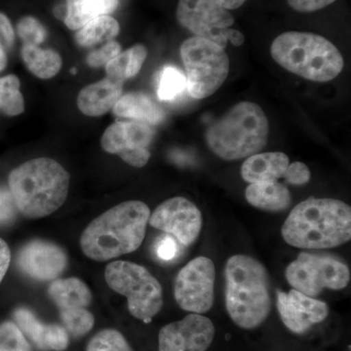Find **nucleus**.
I'll use <instances>...</instances> for the list:
<instances>
[{"label":"nucleus","instance_id":"6ab92c4d","mask_svg":"<svg viewBox=\"0 0 351 351\" xmlns=\"http://www.w3.org/2000/svg\"><path fill=\"white\" fill-rule=\"evenodd\" d=\"M290 164L283 152H265L249 156L241 167V176L250 184L277 182L282 178Z\"/></svg>","mask_w":351,"mask_h":351},{"label":"nucleus","instance_id":"2f4dec72","mask_svg":"<svg viewBox=\"0 0 351 351\" xmlns=\"http://www.w3.org/2000/svg\"><path fill=\"white\" fill-rule=\"evenodd\" d=\"M18 34L24 44L38 46L46 38V31L36 18L27 16L23 18L17 25Z\"/></svg>","mask_w":351,"mask_h":351},{"label":"nucleus","instance_id":"e433bc0d","mask_svg":"<svg viewBox=\"0 0 351 351\" xmlns=\"http://www.w3.org/2000/svg\"><path fill=\"white\" fill-rule=\"evenodd\" d=\"M336 0H287L291 8L302 13H311L331 5Z\"/></svg>","mask_w":351,"mask_h":351},{"label":"nucleus","instance_id":"dca6fc26","mask_svg":"<svg viewBox=\"0 0 351 351\" xmlns=\"http://www.w3.org/2000/svg\"><path fill=\"white\" fill-rule=\"evenodd\" d=\"M18 265L32 278L51 281L66 269L68 257L58 245L44 240H34L20 251Z\"/></svg>","mask_w":351,"mask_h":351},{"label":"nucleus","instance_id":"a211bd4d","mask_svg":"<svg viewBox=\"0 0 351 351\" xmlns=\"http://www.w3.org/2000/svg\"><path fill=\"white\" fill-rule=\"evenodd\" d=\"M123 83L110 78L87 85L80 92L77 107L88 117H101L110 112L121 97Z\"/></svg>","mask_w":351,"mask_h":351},{"label":"nucleus","instance_id":"4c0bfd02","mask_svg":"<svg viewBox=\"0 0 351 351\" xmlns=\"http://www.w3.org/2000/svg\"><path fill=\"white\" fill-rule=\"evenodd\" d=\"M157 255L162 260H172L177 254V245L170 237H163L157 244Z\"/></svg>","mask_w":351,"mask_h":351},{"label":"nucleus","instance_id":"f257e3e1","mask_svg":"<svg viewBox=\"0 0 351 351\" xmlns=\"http://www.w3.org/2000/svg\"><path fill=\"white\" fill-rule=\"evenodd\" d=\"M284 241L307 250L335 248L351 239V208L332 198H308L298 204L284 221Z\"/></svg>","mask_w":351,"mask_h":351},{"label":"nucleus","instance_id":"6e6552de","mask_svg":"<svg viewBox=\"0 0 351 351\" xmlns=\"http://www.w3.org/2000/svg\"><path fill=\"white\" fill-rule=\"evenodd\" d=\"M181 56L186 71V88L193 98L200 100L216 93L230 73V59L225 49L208 39H186L181 46Z\"/></svg>","mask_w":351,"mask_h":351},{"label":"nucleus","instance_id":"20e7f679","mask_svg":"<svg viewBox=\"0 0 351 351\" xmlns=\"http://www.w3.org/2000/svg\"><path fill=\"white\" fill-rule=\"evenodd\" d=\"M226 307L233 322L242 329L263 324L271 308L269 277L255 258L235 255L225 269Z\"/></svg>","mask_w":351,"mask_h":351},{"label":"nucleus","instance_id":"9d476101","mask_svg":"<svg viewBox=\"0 0 351 351\" xmlns=\"http://www.w3.org/2000/svg\"><path fill=\"white\" fill-rule=\"evenodd\" d=\"M215 279L216 269L211 258H193L176 277V302L181 308L189 313H207L214 304Z\"/></svg>","mask_w":351,"mask_h":351},{"label":"nucleus","instance_id":"c9c22d12","mask_svg":"<svg viewBox=\"0 0 351 351\" xmlns=\"http://www.w3.org/2000/svg\"><path fill=\"white\" fill-rule=\"evenodd\" d=\"M16 208L10 191L0 189V223H8L14 219Z\"/></svg>","mask_w":351,"mask_h":351},{"label":"nucleus","instance_id":"72a5a7b5","mask_svg":"<svg viewBox=\"0 0 351 351\" xmlns=\"http://www.w3.org/2000/svg\"><path fill=\"white\" fill-rule=\"evenodd\" d=\"M121 53V45L117 41L106 43L99 49L92 51L87 56V63L92 68L106 66L115 57Z\"/></svg>","mask_w":351,"mask_h":351},{"label":"nucleus","instance_id":"f8f14e48","mask_svg":"<svg viewBox=\"0 0 351 351\" xmlns=\"http://www.w3.org/2000/svg\"><path fill=\"white\" fill-rule=\"evenodd\" d=\"M154 136V129L145 122L117 121L103 134L101 145L104 151L117 154L129 165L141 168L149 162V147Z\"/></svg>","mask_w":351,"mask_h":351},{"label":"nucleus","instance_id":"412c9836","mask_svg":"<svg viewBox=\"0 0 351 351\" xmlns=\"http://www.w3.org/2000/svg\"><path fill=\"white\" fill-rule=\"evenodd\" d=\"M51 300L60 311L87 308L92 302V293L86 284L80 279H58L48 289Z\"/></svg>","mask_w":351,"mask_h":351},{"label":"nucleus","instance_id":"a878e982","mask_svg":"<svg viewBox=\"0 0 351 351\" xmlns=\"http://www.w3.org/2000/svg\"><path fill=\"white\" fill-rule=\"evenodd\" d=\"M119 31L120 25L114 18L110 15L101 16L78 29L75 40L82 47L91 48L113 40L119 36Z\"/></svg>","mask_w":351,"mask_h":351},{"label":"nucleus","instance_id":"b1692460","mask_svg":"<svg viewBox=\"0 0 351 351\" xmlns=\"http://www.w3.org/2000/svg\"><path fill=\"white\" fill-rule=\"evenodd\" d=\"M23 61L32 75L41 80H50L62 68V58L56 51L43 49L38 46L24 44L22 47Z\"/></svg>","mask_w":351,"mask_h":351},{"label":"nucleus","instance_id":"473e14b6","mask_svg":"<svg viewBox=\"0 0 351 351\" xmlns=\"http://www.w3.org/2000/svg\"><path fill=\"white\" fill-rule=\"evenodd\" d=\"M15 41V32L10 20L0 13V71L6 68L8 53L12 49Z\"/></svg>","mask_w":351,"mask_h":351},{"label":"nucleus","instance_id":"ddd939ff","mask_svg":"<svg viewBox=\"0 0 351 351\" xmlns=\"http://www.w3.org/2000/svg\"><path fill=\"white\" fill-rule=\"evenodd\" d=\"M149 223L173 235L184 246H191L199 237L202 215L195 203L177 196L161 203L149 217Z\"/></svg>","mask_w":351,"mask_h":351},{"label":"nucleus","instance_id":"ea45409f","mask_svg":"<svg viewBox=\"0 0 351 351\" xmlns=\"http://www.w3.org/2000/svg\"><path fill=\"white\" fill-rule=\"evenodd\" d=\"M226 39L230 41L233 46H241L244 43L245 38L243 34L237 29H228Z\"/></svg>","mask_w":351,"mask_h":351},{"label":"nucleus","instance_id":"cd10ccee","mask_svg":"<svg viewBox=\"0 0 351 351\" xmlns=\"http://www.w3.org/2000/svg\"><path fill=\"white\" fill-rule=\"evenodd\" d=\"M186 88V77L175 66H165L157 80V96L163 101H174L184 93Z\"/></svg>","mask_w":351,"mask_h":351},{"label":"nucleus","instance_id":"c85d7f7f","mask_svg":"<svg viewBox=\"0 0 351 351\" xmlns=\"http://www.w3.org/2000/svg\"><path fill=\"white\" fill-rule=\"evenodd\" d=\"M60 315L66 330L75 337L84 336L94 326L93 314L87 308L60 311Z\"/></svg>","mask_w":351,"mask_h":351},{"label":"nucleus","instance_id":"a19ab883","mask_svg":"<svg viewBox=\"0 0 351 351\" xmlns=\"http://www.w3.org/2000/svg\"><path fill=\"white\" fill-rule=\"evenodd\" d=\"M213 1L223 7V8L226 9V10L230 11L239 9V7L243 5L247 0H213Z\"/></svg>","mask_w":351,"mask_h":351},{"label":"nucleus","instance_id":"7ed1b4c3","mask_svg":"<svg viewBox=\"0 0 351 351\" xmlns=\"http://www.w3.org/2000/svg\"><path fill=\"white\" fill-rule=\"evenodd\" d=\"M8 182L17 209L27 218L38 219L49 216L64 204L69 175L57 161L40 157L12 170Z\"/></svg>","mask_w":351,"mask_h":351},{"label":"nucleus","instance_id":"aec40b11","mask_svg":"<svg viewBox=\"0 0 351 351\" xmlns=\"http://www.w3.org/2000/svg\"><path fill=\"white\" fill-rule=\"evenodd\" d=\"M112 110L117 117L145 122L149 125H157L165 117L162 108L151 97L141 92H131L120 97Z\"/></svg>","mask_w":351,"mask_h":351},{"label":"nucleus","instance_id":"39448f33","mask_svg":"<svg viewBox=\"0 0 351 351\" xmlns=\"http://www.w3.org/2000/svg\"><path fill=\"white\" fill-rule=\"evenodd\" d=\"M269 133V120L263 108L252 101H241L208 127L205 138L215 154L232 161L258 154L267 145Z\"/></svg>","mask_w":351,"mask_h":351},{"label":"nucleus","instance_id":"9b49d317","mask_svg":"<svg viewBox=\"0 0 351 351\" xmlns=\"http://www.w3.org/2000/svg\"><path fill=\"white\" fill-rule=\"evenodd\" d=\"M177 19L195 36L208 39L225 49L228 29L234 24L230 11L213 0H179Z\"/></svg>","mask_w":351,"mask_h":351},{"label":"nucleus","instance_id":"f704fd0d","mask_svg":"<svg viewBox=\"0 0 351 351\" xmlns=\"http://www.w3.org/2000/svg\"><path fill=\"white\" fill-rule=\"evenodd\" d=\"M286 181L295 186H302L311 180V171L306 164L302 162H294L289 164L287 170L283 176Z\"/></svg>","mask_w":351,"mask_h":351},{"label":"nucleus","instance_id":"0eeeda50","mask_svg":"<svg viewBox=\"0 0 351 351\" xmlns=\"http://www.w3.org/2000/svg\"><path fill=\"white\" fill-rule=\"evenodd\" d=\"M105 278L108 287L125 295L134 317L147 323L162 308V287L143 265L115 261L106 267Z\"/></svg>","mask_w":351,"mask_h":351},{"label":"nucleus","instance_id":"c756f323","mask_svg":"<svg viewBox=\"0 0 351 351\" xmlns=\"http://www.w3.org/2000/svg\"><path fill=\"white\" fill-rule=\"evenodd\" d=\"M87 351H133L121 332L113 329L99 332L87 346Z\"/></svg>","mask_w":351,"mask_h":351},{"label":"nucleus","instance_id":"423d86ee","mask_svg":"<svg viewBox=\"0 0 351 351\" xmlns=\"http://www.w3.org/2000/svg\"><path fill=\"white\" fill-rule=\"evenodd\" d=\"M270 53L283 69L314 82H331L345 64L331 41L311 32H284L274 39Z\"/></svg>","mask_w":351,"mask_h":351},{"label":"nucleus","instance_id":"bb28decb","mask_svg":"<svg viewBox=\"0 0 351 351\" xmlns=\"http://www.w3.org/2000/svg\"><path fill=\"white\" fill-rule=\"evenodd\" d=\"M0 110L9 117L24 112V97L20 91L19 78L16 75L0 78Z\"/></svg>","mask_w":351,"mask_h":351},{"label":"nucleus","instance_id":"58836bf2","mask_svg":"<svg viewBox=\"0 0 351 351\" xmlns=\"http://www.w3.org/2000/svg\"><path fill=\"white\" fill-rule=\"evenodd\" d=\"M11 262V252L8 245L0 239V283L3 280Z\"/></svg>","mask_w":351,"mask_h":351},{"label":"nucleus","instance_id":"4be33fe9","mask_svg":"<svg viewBox=\"0 0 351 351\" xmlns=\"http://www.w3.org/2000/svg\"><path fill=\"white\" fill-rule=\"evenodd\" d=\"M245 197L252 206L269 212L284 211L292 203L287 186L277 182L251 184L245 191Z\"/></svg>","mask_w":351,"mask_h":351},{"label":"nucleus","instance_id":"393cba45","mask_svg":"<svg viewBox=\"0 0 351 351\" xmlns=\"http://www.w3.org/2000/svg\"><path fill=\"white\" fill-rule=\"evenodd\" d=\"M147 56V51L144 45H134L128 50L120 53L119 56L115 57L106 66L107 77L121 83L134 77L142 69Z\"/></svg>","mask_w":351,"mask_h":351},{"label":"nucleus","instance_id":"f3484780","mask_svg":"<svg viewBox=\"0 0 351 351\" xmlns=\"http://www.w3.org/2000/svg\"><path fill=\"white\" fill-rule=\"evenodd\" d=\"M14 317L23 334L27 335L40 350L63 351L68 348V332L63 327L43 324L27 308H18Z\"/></svg>","mask_w":351,"mask_h":351},{"label":"nucleus","instance_id":"4468645a","mask_svg":"<svg viewBox=\"0 0 351 351\" xmlns=\"http://www.w3.org/2000/svg\"><path fill=\"white\" fill-rule=\"evenodd\" d=\"M214 337L213 322L201 314L191 313L160 330L158 350L207 351Z\"/></svg>","mask_w":351,"mask_h":351},{"label":"nucleus","instance_id":"5701e85b","mask_svg":"<svg viewBox=\"0 0 351 351\" xmlns=\"http://www.w3.org/2000/svg\"><path fill=\"white\" fill-rule=\"evenodd\" d=\"M119 0H66L64 22L69 29L77 31L101 16L110 15L119 6Z\"/></svg>","mask_w":351,"mask_h":351},{"label":"nucleus","instance_id":"7c9ffc66","mask_svg":"<svg viewBox=\"0 0 351 351\" xmlns=\"http://www.w3.org/2000/svg\"><path fill=\"white\" fill-rule=\"evenodd\" d=\"M0 351H31L24 334L12 322L0 325Z\"/></svg>","mask_w":351,"mask_h":351},{"label":"nucleus","instance_id":"1a4fd4ad","mask_svg":"<svg viewBox=\"0 0 351 351\" xmlns=\"http://www.w3.org/2000/svg\"><path fill=\"white\" fill-rule=\"evenodd\" d=\"M285 276L293 289L316 297L325 289H345L350 281V270L345 263L332 256L302 252L288 265Z\"/></svg>","mask_w":351,"mask_h":351},{"label":"nucleus","instance_id":"2eb2a0df","mask_svg":"<svg viewBox=\"0 0 351 351\" xmlns=\"http://www.w3.org/2000/svg\"><path fill=\"white\" fill-rule=\"evenodd\" d=\"M277 308L284 325L295 334H304L313 325L323 322L330 313L326 302L295 289L289 293H277Z\"/></svg>","mask_w":351,"mask_h":351},{"label":"nucleus","instance_id":"f03ea898","mask_svg":"<svg viewBox=\"0 0 351 351\" xmlns=\"http://www.w3.org/2000/svg\"><path fill=\"white\" fill-rule=\"evenodd\" d=\"M151 210L142 201L120 203L92 221L80 239L86 257L98 262L138 250L144 241Z\"/></svg>","mask_w":351,"mask_h":351}]
</instances>
